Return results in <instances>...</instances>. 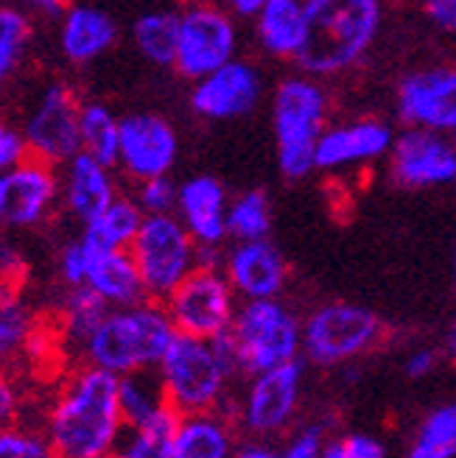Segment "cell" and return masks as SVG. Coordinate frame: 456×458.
I'll list each match as a JSON object with an SVG mask.
<instances>
[{
  "label": "cell",
  "mask_w": 456,
  "mask_h": 458,
  "mask_svg": "<svg viewBox=\"0 0 456 458\" xmlns=\"http://www.w3.org/2000/svg\"><path fill=\"white\" fill-rule=\"evenodd\" d=\"M126 430L118 375L76 363L45 411L42 433L59 458H109Z\"/></svg>",
  "instance_id": "6da1fadb"
},
{
  "label": "cell",
  "mask_w": 456,
  "mask_h": 458,
  "mask_svg": "<svg viewBox=\"0 0 456 458\" xmlns=\"http://www.w3.org/2000/svg\"><path fill=\"white\" fill-rule=\"evenodd\" d=\"M308 34L297 71L341 79L364 64L383 31V0H305Z\"/></svg>",
  "instance_id": "7a4b0ae2"
},
{
  "label": "cell",
  "mask_w": 456,
  "mask_h": 458,
  "mask_svg": "<svg viewBox=\"0 0 456 458\" xmlns=\"http://www.w3.org/2000/svg\"><path fill=\"white\" fill-rule=\"evenodd\" d=\"M176 335L163 302L143 300L126 308H109L79 352L76 363H90L112 375L157 369Z\"/></svg>",
  "instance_id": "3957f363"
},
{
  "label": "cell",
  "mask_w": 456,
  "mask_h": 458,
  "mask_svg": "<svg viewBox=\"0 0 456 458\" xmlns=\"http://www.w3.org/2000/svg\"><path fill=\"white\" fill-rule=\"evenodd\" d=\"M331 109L333 101L328 81L305 71L288 73L271 87L269 118L278 171L283 179L300 182L314 174L316 143L331 123Z\"/></svg>",
  "instance_id": "277c9868"
},
{
  "label": "cell",
  "mask_w": 456,
  "mask_h": 458,
  "mask_svg": "<svg viewBox=\"0 0 456 458\" xmlns=\"http://www.w3.org/2000/svg\"><path fill=\"white\" fill-rule=\"evenodd\" d=\"M157 375L163 380L171 408L179 414H199V411L224 408L238 369L224 335L196 338L176 333L157 366Z\"/></svg>",
  "instance_id": "5b68a950"
},
{
  "label": "cell",
  "mask_w": 456,
  "mask_h": 458,
  "mask_svg": "<svg viewBox=\"0 0 456 458\" xmlns=\"http://www.w3.org/2000/svg\"><path fill=\"white\" fill-rule=\"evenodd\" d=\"M224 341L238 375L249 377L303 358V318L283 302V296L241 300Z\"/></svg>",
  "instance_id": "8992f818"
},
{
  "label": "cell",
  "mask_w": 456,
  "mask_h": 458,
  "mask_svg": "<svg viewBox=\"0 0 456 458\" xmlns=\"http://www.w3.org/2000/svg\"><path fill=\"white\" fill-rule=\"evenodd\" d=\"M386 335L383 318L356 302H323L303 318V358L314 366H345L373 352Z\"/></svg>",
  "instance_id": "52a82bcc"
},
{
  "label": "cell",
  "mask_w": 456,
  "mask_h": 458,
  "mask_svg": "<svg viewBox=\"0 0 456 458\" xmlns=\"http://www.w3.org/2000/svg\"><path fill=\"white\" fill-rule=\"evenodd\" d=\"M238 17L227 12L219 0H204L179 9L176 54L171 71L196 81L219 71L221 64L241 56V26Z\"/></svg>",
  "instance_id": "ba28073f"
},
{
  "label": "cell",
  "mask_w": 456,
  "mask_h": 458,
  "mask_svg": "<svg viewBox=\"0 0 456 458\" xmlns=\"http://www.w3.org/2000/svg\"><path fill=\"white\" fill-rule=\"evenodd\" d=\"M129 251L134 263H138L146 296L157 302H163L202 263L199 243L174 213L146 216Z\"/></svg>",
  "instance_id": "9c48e42d"
},
{
  "label": "cell",
  "mask_w": 456,
  "mask_h": 458,
  "mask_svg": "<svg viewBox=\"0 0 456 458\" xmlns=\"http://www.w3.org/2000/svg\"><path fill=\"white\" fill-rule=\"evenodd\" d=\"M176 333L196 338H221L230 330L241 305L230 280L213 260H202L163 300Z\"/></svg>",
  "instance_id": "30bf717a"
},
{
  "label": "cell",
  "mask_w": 456,
  "mask_h": 458,
  "mask_svg": "<svg viewBox=\"0 0 456 458\" xmlns=\"http://www.w3.org/2000/svg\"><path fill=\"white\" fill-rule=\"evenodd\" d=\"M82 96L71 81L54 79L45 84L34 104L22 118V137L29 143V154L45 159L51 165H65L67 159L82 151L79 121H82Z\"/></svg>",
  "instance_id": "8fae6325"
},
{
  "label": "cell",
  "mask_w": 456,
  "mask_h": 458,
  "mask_svg": "<svg viewBox=\"0 0 456 458\" xmlns=\"http://www.w3.org/2000/svg\"><path fill=\"white\" fill-rule=\"evenodd\" d=\"M303 358L275 369L249 375L244 394L236 405V420L244 433L253 439H269L283 433L297 417L303 397Z\"/></svg>",
  "instance_id": "7c38bea8"
},
{
  "label": "cell",
  "mask_w": 456,
  "mask_h": 458,
  "mask_svg": "<svg viewBox=\"0 0 456 458\" xmlns=\"http://www.w3.org/2000/svg\"><path fill=\"white\" fill-rule=\"evenodd\" d=\"M62 210L59 168L26 157L0 174V233H29L48 224Z\"/></svg>",
  "instance_id": "4fadbf2b"
},
{
  "label": "cell",
  "mask_w": 456,
  "mask_h": 458,
  "mask_svg": "<svg viewBox=\"0 0 456 458\" xmlns=\"http://www.w3.org/2000/svg\"><path fill=\"white\" fill-rule=\"evenodd\" d=\"M398 129L381 114H353L331 121L316 143L314 174L345 176L383 163L395 143Z\"/></svg>",
  "instance_id": "5bb4252c"
},
{
  "label": "cell",
  "mask_w": 456,
  "mask_h": 458,
  "mask_svg": "<svg viewBox=\"0 0 456 458\" xmlns=\"http://www.w3.org/2000/svg\"><path fill=\"white\" fill-rule=\"evenodd\" d=\"M386 176L403 191H443L456 185V148L448 134L400 126L383 159Z\"/></svg>",
  "instance_id": "9a60e30c"
},
{
  "label": "cell",
  "mask_w": 456,
  "mask_h": 458,
  "mask_svg": "<svg viewBox=\"0 0 456 458\" xmlns=\"http://www.w3.org/2000/svg\"><path fill=\"white\" fill-rule=\"evenodd\" d=\"M266 96V81L255 62L236 56L219 71L191 81L188 104L199 121L233 123L249 118Z\"/></svg>",
  "instance_id": "2e32d148"
},
{
  "label": "cell",
  "mask_w": 456,
  "mask_h": 458,
  "mask_svg": "<svg viewBox=\"0 0 456 458\" xmlns=\"http://www.w3.org/2000/svg\"><path fill=\"white\" fill-rule=\"evenodd\" d=\"M179 159V134L166 114L141 109L121 114V140L116 171L129 179L132 185L171 176Z\"/></svg>",
  "instance_id": "e0dca14e"
},
{
  "label": "cell",
  "mask_w": 456,
  "mask_h": 458,
  "mask_svg": "<svg viewBox=\"0 0 456 458\" xmlns=\"http://www.w3.org/2000/svg\"><path fill=\"white\" fill-rule=\"evenodd\" d=\"M395 118L400 126L456 131V62L409 71L395 87Z\"/></svg>",
  "instance_id": "ac0fdd59"
},
{
  "label": "cell",
  "mask_w": 456,
  "mask_h": 458,
  "mask_svg": "<svg viewBox=\"0 0 456 458\" xmlns=\"http://www.w3.org/2000/svg\"><path fill=\"white\" fill-rule=\"evenodd\" d=\"M219 266L238 300H280L291 280L288 260L271 238L230 241L221 249Z\"/></svg>",
  "instance_id": "d6986e66"
},
{
  "label": "cell",
  "mask_w": 456,
  "mask_h": 458,
  "mask_svg": "<svg viewBox=\"0 0 456 458\" xmlns=\"http://www.w3.org/2000/svg\"><path fill=\"white\" fill-rule=\"evenodd\" d=\"M230 193L224 182L213 174H194L179 182L174 216L185 224L194 241L202 249V260L219 263L221 249L230 243L227 235V210H230Z\"/></svg>",
  "instance_id": "ffe728a7"
},
{
  "label": "cell",
  "mask_w": 456,
  "mask_h": 458,
  "mask_svg": "<svg viewBox=\"0 0 456 458\" xmlns=\"http://www.w3.org/2000/svg\"><path fill=\"white\" fill-rule=\"evenodd\" d=\"M118 171L101 159L79 151L76 157L59 165L62 185V213L71 216L79 226L93 221L107 204L121 193Z\"/></svg>",
  "instance_id": "44dd1931"
},
{
  "label": "cell",
  "mask_w": 456,
  "mask_h": 458,
  "mask_svg": "<svg viewBox=\"0 0 456 458\" xmlns=\"http://www.w3.org/2000/svg\"><path fill=\"white\" fill-rule=\"evenodd\" d=\"M121 29L112 14L99 6L71 4L59 17L56 26V48L67 64H93L107 56L118 45Z\"/></svg>",
  "instance_id": "7402d4cb"
},
{
  "label": "cell",
  "mask_w": 456,
  "mask_h": 458,
  "mask_svg": "<svg viewBox=\"0 0 456 458\" xmlns=\"http://www.w3.org/2000/svg\"><path fill=\"white\" fill-rule=\"evenodd\" d=\"M249 22H253V39L263 56L297 64L308 34L305 0H266Z\"/></svg>",
  "instance_id": "603a6c76"
},
{
  "label": "cell",
  "mask_w": 456,
  "mask_h": 458,
  "mask_svg": "<svg viewBox=\"0 0 456 458\" xmlns=\"http://www.w3.org/2000/svg\"><path fill=\"white\" fill-rule=\"evenodd\" d=\"M84 288H90L109 308H126L149 300L138 263L129 249H93L90 246V266Z\"/></svg>",
  "instance_id": "cb8c5ba5"
},
{
  "label": "cell",
  "mask_w": 456,
  "mask_h": 458,
  "mask_svg": "<svg viewBox=\"0 0 456 458\" xmlns=\"http://www.w3.org/2000/svg\"><path fill=\"white\" fill-rule=\"evenodd\" d=\"M236 420L219 411H199V414H179L171 458H233Z\"/></svg>",
  "instance_id": "d4e9b609"
},
{
  "label": "cell",
  "mask_w": 456,
  "mask_h": 458,
  "mask_svg": "<svg viewBox=\"0 0 456 458\" xmlns=\"http://www.w3.org/2000/svg\"><path fill=\"white\" fill-rule=\"evenodd\" d=\"M39 322L22 296V285L0 280V363L12 366L31 355Z\"/></svg>",
  "instance_id": "484cf974"
},
{
  "label": "cell",
  "mask_w": 456,
  "mask_h": 458,
  "mask_svg": "<svg viewBox=\"0 0 456 458\" xmlns=\"http://www.w3.org/2000/svg\"><path fill=\"white\" fill-rule=\"evenodd\" d=\"M146 213L132 193H118L107 208L82 226V238L93 249H129L138 238Z\"/></svg>",
  "instance_id": "4316f807"
},
{
  "label": "cell",
  "mask_w": 456,
  "mask_h": 458,
  "mask_svg": "<svg viewBox=\"0 0 456 458\" xmlns=\"http://www.w3.org/2000/svg\"><path fill=\"white\" fill-rule=\"evenodd\" d=\"M109 305L90 288H65L56 308V341L76 358L82 344L101 325Z\"/></svg>",
  "instance_id": "83f0119b"
},
{
  "label": "cell",
  "mask_w": 456,
  "mask_h": 458,
  "mask_svg": "<svg viewBox=\"0 0 456 458\" xmlns=\"http://www.w3.org/2000/svg\"><path fill=\"white\" fill-rule=\"evenodd\" d=\"M179 422V411L166 405L141 425H126L109 458H171V439Z\"/></svg>",
  "instance_id": "f1b7e54d"
},
{
  "label": "cell",
  "mask_w": 456,
  "mask_h": 458,
  "mask_svg": "<svg viewBox=\"0 0 456 458\" xmlns=\"http://www.w3.org/2000/svg\"><path fill=\"white\" fill-rule=\"evenodd\" d=\"M176 31H179V12L168 9H154L141 14L132 22V45L149 64L154 67H168L174 64L176 54Z\"/></svg>",
  "instance_id": "f546056e"
},
{
  "label": "cell",
  "mask_w": 456,
  "mask_h": 458,
  "mask_svg": "<svg viewBox=\"0 0 456 458\" xmlns=\"http://www.w3.org/2000/svg\"><path fill=\"white\" fill-rule=\"evenodd\" d=\"M79 140H82L84 154L116 168L118 140H121V114L112 112V106L104 101H96V98L84 101L82 121H79Z\"/></svg>",
  "instance_id": "4dcf8cb0"
},
{
  "label": "cell",
  "mask_w": 456,
  "mask_h": 458,
  "mask_svg": "<svg viewBox=\"0 0 456 458\" xmlns=\"http://www.w3.org/2000/svg\"><path fill=\"white\" fill-rule=\"evenodd\" d=\"M403 458H456V400L428 411Z\"/></svg>",
  "instance_id": "1f68e13d"
},
{
  "label": "cell",
  "mask_w": 456,
  "mask_h": 458,
  "mask_svg": "<svg viewBox=\"0 0 456 458\" xmlns=\"http://www.w3.org/2000/svg\"><path fill=\"white\" fill-rule=\"evenodd\" d=\"M271 199L261 188L241 191L230 199V210H227V235L230 241H258L271 235Z\"/></svg>",
  "instance_id": "d6a6232c"
},
{
  "label": "cell",
  "mask_w": 456,
  "mask_h": 458,
  "mask_svg": "<svg viewBox=\"0 0 456 458\" xmlns=\"http://www.w3.org/2000/svg\"><path fill=\"white\" fill-rule=\"evenodd\" d=\"M118 397L126 425H141L149 417H154L159 408L168 405L163 380H159L157 369L143 372H129L118 377Z\"/></svg>",
  "instance_id": "836d02e7"
},
{
  "label": "cell",
  "mask_w": 456,
  "mask_h": 458,
  "mask_svg": "<svg viewBox=\"0 0 456 458\" xmlns=\"http://www.w3.org/2000/svg\"><path fill=\"white\" fill-rule=\"evenodd\" d=\"M34 39L31 17L17 6H0V89H4L29 56Z\"/></svg>",
  "instance_id": "e575fe53"
},
{
  "label": "cell",
  "mask_w": 456,
  "mask_h": 458,
  "mask_svg": "<svg viewBox=\"0 0 456 458\" xmlns=\"http://www.w3.org/2000/svg\"><path fill=\"white\" fill-rule=\"evenodd\" d=\"M0 458H59L42 430L29 425L0 428Z\"/></svg>",
  "instance_id": "d590c367"
},
{
  "label": "cell",
  "mask_w": 456,
  "mask_h": 458,
  "mask_svg": "<svg viewBox=\"0 0 456 458\" xmlns=\"http://www.w3.org/2000/svg\"><path fill=\"white\" fill-rule=\"evenodd\" d=\"M176 191H179V182H174L171 176H154V179L138 182L132 196L141 204V210L146 216H163V213H174Z\"/></svg>",
  "instance_id": "8d00e7d4"
},
{
  "label": "cell",
  "mask_w": 456,
  "mask_h": 458,
  "mask_svg": "<svg viewBox=\"0 0 456 458\" xmlns=\"http://www.w3.org/2000/svg\"><path fill=\"white\" fill-rule=\"evenodd\" d=\"M90 266V243L79 235L76 241H67L56 255V277L62 288H82L87 280Z\"/></svg>",
  "instance_id": "74e56055"
},
{
  "label": "cell",
  "mask_w": 456,
  "mask_h": 458,
  "mask_svg": "<svg viewBox=\"0 0 456 458\" xmlns=\"http://www.w3.org/2000/svg\"><path fill=\"white\" fill-rule=\"evenodd\" d=\"M323 458H386V447L370 433L350 430L328 439Z\"/></svg>",
  "instance_id": "f35d334b"
},
{
  "label": "cell",
  "mask_w": 456,
  "mask_h": 458,
  "mask_svg": "<svg viewBox=\"0 0 456 458\" xmlns=\"http://www.w3.org/2000/svg\"><path fill=\"white\" fill-rule=\"evenodd\" d=\"M325 428L323 425H303L288 437L280 455L283 458H323L325 453Z\"/></svg>",
  "instance_id": "ab89813d"
},
{
  "label": "cell",
  "mask_w": 456,
  "mask_h": 458,
  "mask_svg": "<svg viewBox=\"0 0 456 458\" xmlns=\"http://www.w3.org/2000/svg\"><path fill=\"white\" fill-rule=\"evenodd\" d=\"M29 157V143L22 137V129L14 126L9 118H0V174L14 168Z\"/></svg>",
  "instance_id": "60d3db41"
},
{
  "label": "cell",
  "mask_w": 456,
  "mask_h": 458,
  "mask_svg": "<svg viewBox=\"0 0 456 458\" xmlns=\"http://www.w3.org/2000/svg\"><path fill=\"white\" fill-rule=\"evenodd\" d=\"M29 274V263L22 249L9 238V233H0V280L22 285Z\"/></svg>",
  "instance_id": "b9f144b4"
},
{
  "label": "cell",
  "mask_w": 456,
  "mask_h": 458,
  "mask_svg": "<svg viewBox=\"0 0 456 458\" xmlns=\"http://www.w3.org/2000/svg\"><path fill=\"white\" fill-rule=\"evenodd\" d=\"M420 12L437 34L456 39V0H420Z\"/></svg>",
  "instance_id": "7bdbcfd3"
},
{
  "label": "cell",
  "mask_w": 456,
  "mask_h": 458,
  "mask_svg": "<svg viewBox=\"0 0 456 458\" xmlns=\"http://www.w3.org/2000/svg\"><path fill=\"white\" fill-rule=\"evenodd\" d=\"M20 405H22L20 386H17L9 366L0 363V428H9L17 422Z\"/></svg>",
  "instance_id": "ee69618b"
},
{
  "label": "cell",
  "mask_w": 456,
  "mask_h": 458,
  "mask_svg": "<svg viewBox=\"0 0 456 458\" xmlns=\"http://www.w3.org/2000/svg\"><path fill=\"white\" fill-rule=\"evenodd\" d=\"M443 360V352L434 347H415L403 360V375L409 380H426L437 372V366Z\"/></svg>",
  "instance_id": "f6af8a7d"
},
{
  "label": "cell",
  "mask_w": 456,
  "mask_h": 458,
  "mask_svg": "<svg viewBox=\"0 0 456 458\" xmlns=\"http://www.w3.org/2000/svg\"><path fill=\"white\" fill-rule=\"evenodd\" d=\"M219 4L230 14H236L238 20H253L266 0H219Z\"/></svg>",
  "instance_id": "bcb514c9"
},
{
  "label": "cell",
  "mask_w": 456,
  "mask_h": 458,
  "mask_svg": "<svg viewBox=\"0 0 456 458\" xmlns=\"http://www.w3.org/2000/svg\"><path fill=\"white\" fill-rule=\"evenodd\" d=\"M29 9L37 12L39 17H51V20H59L65 14V9L71 6V0H26Z\"/></svg>",
  "instance_id": "7dc6e473"
},
{
  "label": "cell",
  "mask_w": 456,
  "mask_h": 458,
  "mask_svg": "<svg viewBox=\"0 0 456 458\" xmlns=\"http://www.w3.org/2000/svg\"><path fill=\"white\" fill-rule=\"evenodd\" d=\"M233 458H283L280 450L269 447L263 442H246V445H238Z\"/></svg>",
  "instance_id": "c3c4849f"
},
{
  "label": "cell",
  "mask_w": 456,
  "mask_h": 458,
  "mask_svg": "<svg viewBox=\"0 0 456 458\" xmlns=\"http://www.w3.org/2000/svg\"><path fill=\"white\" fill-rule=\"evenodd\" d=\"M445 355L456 363V318H453V325L448 327V335H445Z\"/></svg>",
  "instance_id": "681fc988"
},
{
  "label": "cell",
  "mask_w": 456,
  "mask_h": 458,
  "mask_svg": "<svg viewBox=\"0 0 456 458\" xmlns=\"http://www.w3.org/2000/svg\"><path fill=\"white\" fill-rule=\"evenodd\" d=\"M179 6H191V4H204V0H176Z\"/></svg>",
  "instance_id": "f907efd6"
},
{
  "label": "cell",
  "mask_w": 456,
  "mask_h": 458,
  "mask_svg": "<svg viewBox=\"0 0 456 458\" xmlns=\"http://www.w3.org/2000/svg\"><path fill=\"white\" fill-rule=\"evenodd\" d=\"M451 268H453V285H456V243H453V263H451Z\"/></svg>",
  "instance_id": "816d5d0a"
},
{
  "label": "cell",
  "mask_w": 456,
  "mask_h": 458,
  "mask_svg": "<svg viewBox=\"0 0 456 458\" xmlns=\"http://www.w3.org/2000/svg\"><path fill=\"white\" fill-rule=\"evenodd\" d=\"M448 137H451V143H453V148H456V131H453V134H448Z\"/></svg>",
  "instance_id": "f5cc1de1"
}]
</instances>
